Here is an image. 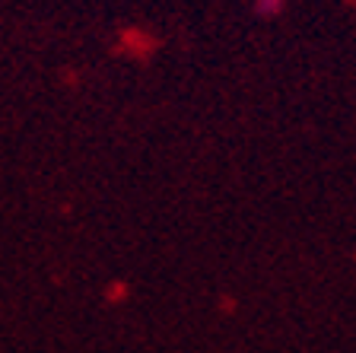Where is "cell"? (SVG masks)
<instances>
[{
	"label": "cell",
	"mask_w": 356,
	"mask_h": 353,
	"mask_svg": "<svg viewBox=\"0 0 356 353\" xmlns=\"http://www.w3.org/2000/svg\"><path fill=\"white\" fill-rule=\"evenodd\" d=\"M283 3H286V0H254V10H258L261 16H277L283 10Z\"/></svg>",
	"instance_id": "cell-1"
}]
</instances>
